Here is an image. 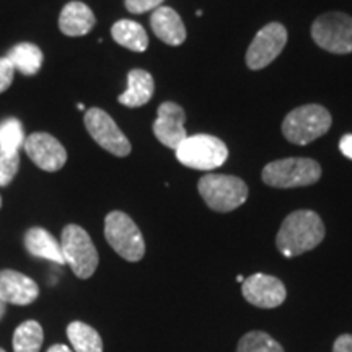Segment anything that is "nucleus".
<instances>
[{
	"label": "nucleus",
	"mask_w": 352,
	"mask_h": 352,
	"mask_svg": "<svg viewBox=\"0 0 352 352\" xmlns=\"http://www.w3.org/2000/svg\"><path fill=\"white\" fill-rule=\"evenodd\" d=\"M324 239V226L314 210H296L285 217L277 233L276 245L280 254L294 258L318 246Z\"/></svg>",
	"instance_id": "f257e3e1"
},
{
	"label": "nucleus",
	"mask_w": 352,
	"mask_h": 352,
	"mask_svg": "<svg viewBox=\"0 0 352 352\" xmlns=\"http://www.w3.org/2000/svg\"><path fill=\"white\" fill-rule=\"evenodd\" d=\"M199 195L209 209L230 212L248 199V186L243 179L230 175H206L197 183Z\"/></svg>",
	"instance_id": "f03ea898"
},
{
	"label": "nucleus",
	"mask_w": 352,
	"mask_h": 352,
	"mask_svg": "<svg viewBox=\"0 0 352 352\" xmlns=\"http://www.w3.org/2000/svg\"><path fill=\"white\" fill-rule=\"evenodd\" d=\"M175 152L179 164L202 171L219 168L228 158L227 145L209 134L188 135Z\"/></svg>",
	"instance_id": "7ed1b4c3"
},
{
	"label": "nucleus",
	"mask_w": 352,
	"mask_h": 352,
	"mask_svg": "<svg viewBox=\"0 0 352 352\" xmlns=\"http://www.w3.org/2000/svg\"><path fill=\"white\" fill-rule=\"evenodd\" d=\"M331 127V114L320 104H305L290 111L283 122V134L289 142L307 145L324 135Z\"/></svg>",
	"instance_id": "20e7f679"
},
{
	"label": "nucleus",
	"mask_w": 352,
	"mask_h": 352,
	"mask_svg": "<svg viewBox=\"0 0 352 352\" xmlns=\"http://www.w3.org/2000/svg\"><path fill=\"white\" fill-rule=\"evenodd\" d=\"M60 250L64 261L78 279H88L98 267V252H96L90 235L80 226H65L60 235Z\"/></svg>",
	"instance_id": "39448f33"
},
{
	"label": "nucleus",
	"mask_w": 352,
	"mask_h": 352,
	"mask_svg": "<svg viewBox=\"0 0 352 352\" xmlns=\"http://www.w3.org/2000/svg\"><path fill=\"white\" fill-rule=\"evenodd\" d=\"M104 236L109 246L126 261L138 263L145 254V241L129 215L113 210L104 219Z\"/></svg>",
	"instance_id": "423d86ee"
},
{
	"label": "nucleus",
	"mask_w": 352,
	"mask_h": 352,
	"mask_svg": "<svg viewBox=\"0 0 352 352\" xmlns=\"http://www.w3.org/2000/svg\"><path fill=\"white\" fill-rule=\"evenodd\" d=\"M321 168L311 158H283L264 166L263 182L272 188H302L315 184Z\"/></svg>",
	"instance_id": "0eeeda50"
},
{
	"label": "nucleus",
	"mask_w": 352,
	"mask_h": 352,
	"mask_svg": "<svg viewBox=\"0 0 352 352\" xmlns=\"http://www.w3.org/2000/svg\"><path fill=\"white\" fill-rule=\"evenodd\" d=\"M311 38L321 50L333 54L352 52V16L329 12L318 16L311 25Z\"/></svg>",
	"instance_id": "6e6552de"
},
{
	"label": "nucleus",
	"mask_w": 352,
	"mask_h": 352,
	"mask_svg": "<svg viewBox=\"0 0 352 352\" xmlns=\"http://www.w3.org/2000/svg\"><path fill=\"white\" fill-rule=\"evenodd\" d=\"M83 122H85L88 134L101 148L116 157L129 155L132 148L131 142L107 111L100 108L88 109L83 116Z\"/></svg>",
	"instance_id": "1a4fd4ad"
},
{
	"label": "nucleus",
	"mask_w": 352,
	"mask_h": 352,
	"mask_svg": "<svg viewBox=\"0 0 352 352\" xmlns=\"http://www.w3.org/2000/svg\"><path fill=\"white\" fill-rule=\"evenodd\" d=\"M287 43V30L284 25L270 23L258 32L246 51V65L252 70L267 67L283 52Z\"/></svg>",
	"instance_id": "9d476101"
},
{
	"label": "nucleus",
	"mask_w": 352,
	"mask_h": 352,
	"mask_svg": "<svg viewBox=\"0 0 352 352\" xmlns=\"http://www.w3.org/2000/svg\"><path fill=\"white\" fill-rule=\"evenodd\" d=\"M23 151L38 168L44 171H59L67 162V151L54 135L47 132H33L25 139Z\"/></svg>",
	"instance_id": "9b49d317"
},
{
	"label": "nucleus",
	"mask_w": 352,
	"mask_h": 352,
	"mask_svg": "<svg viewBox=\"0 0 352 352\" xmlns=\"http://www.w3.org/2000/svg\"><path fill=\"white\" fill-rule=\"evenodd\" d=\"M241 294L254 307L259 308H276L283 305L285 297H287V290L283 280H279L274 276L253 274L241 283Z\"/></svg>",
	"instance_id": "f8f14e48"
},
{
	"label": "nucleus",
	"mask_w": 352,
	"mask_h": 352,
	"mask_svg": "<svg viewBox=\"0 0 352 352\" xmlns=\"http://www.w3.org/2000/svg\"><path fill=\"white\" fill-rule=\"evenodd\" d=\"M184 120H186V114L179 104L173 101H165L158 107L157 120L153 122V134L165 147L176 151L179 144L188 138Z\"/></svg>",
	"instance_id": "ddd939ff"
},
{
	"label": "nucleus",
	"mask_w": 352,
	"mask_h": 352,
	"mask_svg": "<svg viewBox=\"0 0 352 352\" xmlns=\"http://www.w3.org/2000/svg\"><path fill=\"white\" fill-rule=\"evenodd\" d=\"M39 296V287L32 277L19 271H0V300L13 305H30Z\"/></svg>",
	"instance_id": "4468645a"
},
{
	"label": "nucleus",
	"mask_w": 352,
	"mask_h": 352,
	"mask_svg": "<svg viewBox=\"0 0 352 352\" xmlns=\"http://www.w3.org/2000/svg\"><path fill=\"white\" fill-rule=\"evenodd\" d=\"M96 19L91 8L83 2L74 0L65 3L59 15V30L65 36H85L95 28Z\"/></svg>",
	"instance_id": "2eb2a0df"
},
{
	"label": "nucleus",
	"mask_w": 352,
	"mask_h": 352,
	"mask_svg": "<svg viewBox=\"0 0 352 352\" xmlns=\"http://www.w3.org/2000/svg\"><path fill=\"white\" fill-rule=\"evenodd\" d=\"M151 26L155 36L170 46H179L186 39V28L182 16L171 7H158L151 16Z\"/></svg>",
	"instance_id": "dca6fc26"
},
{
	"label": "nucleus",
	"mask_w": 352,
	"mask_h": 352,
	"mask_svg": "<svg viewBox=\"0 0 352 352\" xmlns=\"http://www.w3.org/2000/svg\"><path fill=\"white\" fill-rule=\"evenodd\" d=\"M155 91V82L147 70L134 69L127 74V88L120 95L121 104L127 108H139L147 104Z\"/></svg>",
	"instance_id": "f3484780"
},
{
	"label": "nucleus",
	"mask_w": 352,
	"mask_h": 352,
	"mask_svg": "<svg viewBox=\"0 0 352 352\" xmlns=\"http://www.w3.org/2000/svg\"><path fill=\"white\" fill-rule=\"evenodd\" d=\"M25 246L30 254L36 258H44L47 261L65 264L60 241H57L46 228L33 227L25 233Z\"/></svg>",
	"instance_id": "a211bd4d"
},
{
	"label": "nucleus",
	"mask_w": 352,
	"mask_h": 352,
	"mask_svg": "<svg viewBox=\"0 0 352 352\" xmlns=\"http://www.w3.org/2000/svg\"><path fill=\"white\" fill-rule=\"evenodd\" d=\"M7 59L10 60L13 69L19 70L23 76H34L43 67V51L33 43H19L10 47L7 52Z\"/></svg>",
	"instance_id": "6ab92c4d"
},
{
	"label": "nucleus",
	"mask_w": 352,
	"mask_h": 352,
	"mask_svg": "<svg viewBox=\"0 0 352 352\" xmlns=\"http://www.w3.org/2000/svg\"><path fill=\"white\" fill-rule=\"evenodd\" d=\"M111 36L120 46L134 52H144L148 46V36L144 26L132 20H120L111 26Z\"/></svg>",
	"instance_id": "aec40b11"
},
{
	"label": "nucleus",
	"mask_w": 352,
	"mask_h": 352,
	"mask_svg": "<svg viewBox=\"0 0 352 352\" xmlns=\"http://www.w3.org/2000/svg\"><path fill=\"white\" fill-rule=\"evenodd\" d=\"M67 336L76 352H103V341L90 324L72 321L67 327Z\"/></svg>",
	"instance_id": "412c9836"
},
{
	"label": "nucleus",
	"mask_w": 352,
	"mask_h": 352,
	"mask_svg": "<svg viewBox=\"0 0 352 352\" xmlns=\"http://www.w3.org/2000/svg\"><path fill=\"white\" fill-rule=\"evenodd\" d=\"M43 328L38 321L28 320L21 323L13 333V351L15 352H39L43 346Z\"/></svg>",
	"instance_id": "4be33fe9"
},
{
	"label": "nucleus",
	"mask_w": 352,
	"mask_h": 352,
	"mask_svg": "<svg viewBox=\"0 0 352 352\" xmlns=\"http://www.w3.org/2000/svg\"><path fill=\"white\" fill-rule=\"evenodd\" d=\"M23 124L16 118H6L0 121V151L19 152L25 144Z\"/></svg>",
	"instance_id": "5701e85b"
},
{
	"label": "nucleus",
	"mask_w": 352,
	"mask_h": 352,
	"mask_svg": "<svg viewBox=\"0 0 352 352\" xmlns=\"http://www.w3.org/2000/svg\"><path fill=\"white\" fill-rule=\"evenodd\" d=\"M236 352H284V347L267 333L250 331L239 341Z\"/></svg>",
	"instance_id": "b1692460"
},
{
	"label": "nucleus",
	"mask_w": 352,
	"mask_h": 352,
	"mask_svg": "<svg viewBox=\"0 0 352 352\" xmlns=\"http://www.w3.org/2000/svg\"><path fill=\"white\" fill-rule=\"evenodd\" d=\"M20 168L19 152H2L0 151V188L8 186L13 182Z\"/></svg>",
	"instance_id": "393cba45"
},
{
	"label": "nucleus",
	"mask_w": 352,
	"mask_h": 352,
	"mask_svg": "<svg viewBox=\"0 0 352 352\" xmlns=\"http://www.w3.org/2000/svg\"><path fill=\"white\" fill-rule=\"evenodd\" d=\"M162 3H164V0H124L127 12L134 13V15L155 10V8L162 7Z\"/></svg>",
	"instance_id": "a878e982"
},
{
	"label": "nucleus",
	"mask_w": 352,
	"mask_h": 352,
	"mask_svg": "<svg viewBox=\"0 0 352 352\" xmlns=\"http://www.w3.org/2000/svg\"><path fill=\"white\" fill-rule=\"evenodd\" d=\"M15 78V69L7 57H0V94L7 91Z\"/></svg>",
	"instance_id": "bb28decb"
},
{
	"label": "nucleus",
	"mask_w": 352,
	"mask_h": 352,
	"mask_svg": "<svg viewBox=\"0 0 352 352\" xmlns=\"http://www.w3.org/2000/svg\"><path fill=\"white\" fill-rule=\"evenodd\" d=\"M333 352H352V334H341L334 341Z\"/></svg>",
	"instance_id": "cd10ccee"
},
{
	"label": "nucleus",
	"mask_w": 352,
	"mask_h": 352,
	"mask_svg": "<svg viewBox=\"0 0 352 352\" xmlns=\"http://www.w3.org/2000/svg\"><path fill=\"white\" fill-rule=\"evenodd\" d=\"M340 148H341L342 155L351 158L352 160V134L342 135L341 142H340Z\"/></svg>",
	"instance_id": "c85d7f7f"
},
{
	"label": "nucleus",
	"mask_w": 352,
	"mask_h": 352,
	"mask_svg": "<svg viewBox=\"0 0 352 352\" xmlns=\"http://www.w3.org/2000/svg\"><path fill=\"white\" fill-rule=\"evenodd\" d=\"M47 352H72V351L64 344H56V346H51L50 349H47Z\"/></svg>",
	"instance_id": "c756f323"
},
{
	"label": "nucleus",
	"mask_w": 352,
	"mask_h": 352,
	"mask_svg": "<svg viewBox=\"0 0 352 352\" xmlns=\"http://www.w3.org/2000/svg\"><path fill=\"white\" fill-rule=\"evenodd\" d=\"M3 315H6V303L0 300V318H2Z\"/></svg>",
	"instance_id": "7c9ffc66"
},
{
	"label": "nucleus",
	"mask_w": 352,
	"mask_h": 352,
	"mask_svg": "<svg viewBox=\"0 0 352 352\" xmlns=\"http://www.w3.org/2000/svg\"><path fill=\"white\" fill-rule=\"evenodd\" d=\"M77 108H78V109H82V111H83V109H85V104H82V103H78V104H77Z\"/></svg>",
	"instance_id": "2f4dec72"
},
{
	"label": "nucleus",
	"mask_w": 352,
	"mask_h": 352,
	"mask_svg": "<svg viewBox=\"0 0 352 352\" xmlns=\"http://www.w3.org/2000/svg\"><path fill=\"white\" fill-rule=\"evenodd\" d=\"M236 280H239V283H243L245 277H243V276H239V277H236Z\"/></svg>",
	"instance_id": "473e14b6"
},
{
	"label": "nucleus",
	"mask_w": 352,
	"mask_h": 352,
	"mask_svg": "<svg viewBox=\"0 0 352 352\" xmlns=\"http://www.w3.org/2000/svg\"><path fill=\"white\" fill-rule=\"evenodd\" d=\"M0 208H2V196H0Z\"/></svg>",
	"instance_id": "72a5a7b5"
},
{
	"label": "nucleus",
	"mask_w": 352,
	"mask_h": 352,
	"mask_svg": "<svg viewBox=\"0 0 352 352\" xmlns=\"http://www.w3.org/2000/svg\"><path fill=\"white\" fill-rule=\"evenodd\" d=\"M0 352H6V351H3V349H2V347H0Z\"/></svg>",
	"instance_id": "f704fd0d"
}]
</instances>
